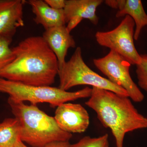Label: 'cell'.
<instances>
[{
  "label": "cell",
  "mask_w": 147,
  "mask_h": 147,
  "mask_svg": "<svg viewBox=\"0 0 147 147\" xmlns=\"http://www.w3.org/2000/svg\"><path fill=\"white\" fill-rule=\"evenodd\" d=\"M11 49L14 59L1 71L0 77L35 86L55 83L57 59L42 36L29 37Z\"/></svg>",
  "instance_id": "cell-1"
},
{
  "label": "cell",
  "mask_w": 147,
  "mask_h": 147,
  "mask_svg": "<svg viewBox=\"0 0 147 147\" xmlns=\"http://www.w3.org/2000/svg\"><path fill=\"white\" fill-rule=\"evenodd\" d=\"M85 103L96 112L102 125L111 130L116 147H123L128 132L147 129V118L138 112L128 96L92 87Z\"/></svg>",
  "instance_id": "cell-2"
},
{
  "label": "cell",
  "mask_w": 147,
  "mask_h": 147,
  "mask_svg": "<svg viewBox=\"0 0 147 147\" xmlns=\"http://www.w3.org/2000/svg\"><path fill=\"white\" fill-rule=\"evenodd\" d=\"M9 105L19 122L20 137L24 143L32 147H44L55 142H69L71 133L59 127L55 118L48 115L37 105H27L24 102L9 97Z\"/></svg>",
  "instance_id": "cell-3"
},
{
  "label": "cell",
  "mask_w": 147,
  "mask_h": 147,
  "mask_svg": "<svg viewBox=\"0 0 147 147\" xmlns=\"http://www.w3.org/2000/svg\"><path fill=\"white\" fill-rule=\"evenodd\" d=\"M92 88L86 87L75 92H68L59 88L28 86L0 77V92L7 94L16 101H29L31 104L47 102L52 108L69 101L89 98Z\"/></svg>",
  "instance_id": "cell-4"
},
{
  "label": "cell",
  "mask_w": 147,
  "mask_h": 147,
  "mask_svg": "<svg viewBox=\"0 0 147 147\" xmlns=\"http://www.w3.org/2000/svg\"><path fill=\"white\" fill-rule=\"evenodd\" d=\"M58 75L60 79L59 88L66 91L76 86L88 85L129 97L124 89L100 76L87 65L79 47H76L69 60L59 70Z\"/></svg>",
  "instance_id": "cell-5"
},
{
  "label": "cell",
  "mask_w": 147,
  "mask_h": 147,
  "mask_svg": "<svg viewBox=\"0 0 147 147\" xmlns=\"http://www.w3.org/2000/svg\"><path fill=\"white\" fill-rule=\"evenodd\" d=\"M135 26L132 18L126 15L119 26L112 30L97 32L95 36L96 40L99 45L115 51L130 64L137 65L141 62V57L134 44Z\"/></svg>",
  "instance_id": "cell-6"
},
{
  "label": "cell",
  "mask_w": 147,
  "mask_h": 147,
  "mask_svg": "<svg viewBox=\"0 0 147 147\" xmlns=\"http://www.w3.org/2000/svg\"><path fill=\"white\" fill-rule=\"evenodd\" d=\"M93 62L109 81L125 90L131 100L137 102L143 101L144 96L132 80L129 73L131 64L125 59L110 50L105 57L94 59Z\"/></svg>",
  "instance_id": "cell-7"
},
{
  "label": "cell",
  "mask_w": 147,
  "mask_h": 147,
  "mask_svg": "<svg viewBox=\"0 0 147 147\" xmlns=\"http://www.w3.org/2000/svg\"><path fill=\"white\" fill-rule=\"evenodd\" d=\"M54 118L59 127L68 133H83L90 124L88 113L80 104H61L56 109Z\"/></svg>",
  "instance_id": "cell-8"
},
{
  "label": "cell",
  "mask_w": 147,
  "mask_h": 147,
  "mask_svg": "<svg viewBox=\"0 0 147 147\" xmlns=\"http://www.w3.org/2000/svg\"><path fill=\"white\" fill-rule=\"evenodd\" d=\"M25 0H0V38L12 40L17 29L24 26Z\"/></svg>",
  "instance_id": "cell-9"
},
{
  "label": "cell",
  "mask_w": 147,
  "mask_h": 147,
  "mask_svg": "<svg viewBox=\"0 0 147 147\" xmlns=\"http://www.w3.org/2000/svg\"><path fill=\"white\" fill-rule=\"evenodd\" d=\"M102 0H66L64 8L67 28L71 32L84 19H87L94 25L98 23L96 15L97 7Z\"/></svg>",
  "instance_id": "cell-10"
},
{
  "label": "cell",
  "mask_w": 147,
  "mask_h": 147,
  "mask_svg": "<svg viewBox=\"0 0 147 147\" xmlns=\"http://www.w3.org/2000/svg\"><path fill=\"white\" fill-rule=\"evenodd\" d=\"M42 38L56 55L59 64V70L66 62L68 49L76 47V42L66 26L54 27L45 30Z\"/></svg>",
  "instance_id": "cell-11"
},
{
  "label": "cell",
  "mask_w": 147,
  "mask_h": 147,
  "mask_svg": "<svg viewBox=\"0 0 147 147\" xmlns=\"http://www.w3.org/2000/svg\"><path fill=\"white\" fill-rule=\"evenodd\" d=\"M28 2L34 14L35 23L41 25L45 30L54 27L66 26L63 9L52 8L42 0H29Z\"/></svg>",
  "instance_id": "cell-12"
},
{
  "label": "cell",
  "mask_w": 147,
  "mask_h": 147,
  "mask_svg": "<svg viewBox=\"0 0 147 147\" xmlns=\"http://www.w3.org/2000/svg\"><path fill=\"white\" fill-rule=\"evenodd\" d=\"M128 15L135 23L134 38L139 39L142 29L147 26V14L140 0H126L123 8L119 10L116 14L117 18Z\"/></svg>",
  "instance_id": "cell-13"
},
{
  "label": "cell",
  "mask_w": 147,
  "mask_h": 147,
  "mask_svg": "<svg viewBox=\"0 0 147 147\" xmlns=\"http://www.w3.org/2000/svg\"><path fill=\"white\" fill-rule=\"evenodd\" d=\"M21 140L20 125L16 118L6 119L0 123V147H13Z\"/></svg>",
  "instance_id": "cell-14"
},
{
  "label": "cell",
  "mask_w": 147,
  "mask_h": 147,
  "mask_svg": "<svg viewBox=\"0 0 147 147\" xmlns=\"http://www.w3.org/2000/svg\"><path fill=\"white\" fill-rule=\"evenodd\" d=\"M12 40L0 38V73L14 59L12 49L10 47Z\"/></svg>",
  "instance_id": "cell-15"
},
{
  "label": "cell",
  "mask_w": 147,
  "mask_h": 147,
  "mask_svg": "<svg viewBox=\"0 0 147 147\" xmlns=\"http://www.w3.org/2000/svg\"><path fill=\"white\" fill-rule=\"evenodd\" d=\"M70 147H110L109 137L107 134L98 137L86 136Z\"/></svg>",
  "instance_id": "cell-16"
},
{
  "label": "cell",
  "mask_w": 147,
  "mask_h": 147,
  "mask_svg": "<svg viewBox=\"0 0 147 147\" xmlns=\"http://www.w3.org/2000/svg\"><path fill=\"white\" fill-rule=\"evenodd\" d=\"M141 61L136 65V73L139 87L147 92V54H140Z\"/></svg>",
  "instance_id": "cell-17"
},
{
  "label": "cell",
  "mask_w": 147,
  "mask_h": 147,
  "mask_svg": "<svg viewBox=\"0 0 147 147\" xmlns=\"http://www.w3.org/2000/svg\"><path fill=\"white\" fill-rule=\"evenodd\" d=\"M66 0H45L50 7L55 9H64L65 5Z\"/></svg>",
  "instance_id": "cell-18"
},
{
  "label": "cell",
  "mask_w": 147,
  "mask_h": 147,
  "mask_svg": "<svg viewBox=\"0 0 147 147\" xmlns=\"http://www.w3.org/2000/svg\"><path fill=\"white\" fill-rule=\"evenodd\" d=\"M125 1L126 0H106L105 3L111 8L120 10L125 4Z\"/></svg>",
  "instance_id": "cell-19"
},
{
  "label": "cell",
  "mask_w": 147,
  "mask_h": 147,
  "mask_svg": "<svg viewBox=\"0 0 147 147\" xmlns=\"http://www.w3.org/2000/svg\"><path fill=\"white\" fill-rule=\"evenodd\" d=\"M69 142H55L50 143L44 147H70Z\"/></svg>",
  "instance_id": "cell-20"
},
{
  "label": "cell",
  "mask_w": 147,
  "mask_h": 147,
  "mask_svg": "<svg viewBox=\"0 0 147 147\" xmlns=\"http://www.w3.org/2000/svg\"><path fill=\"white\" fill-rule=\"evenodd\" d=\"M13 147H28L24 144L21 140L18 142Z\"/></svg>",
  "instance_id": "cell-21"
}]
</instances>
